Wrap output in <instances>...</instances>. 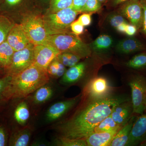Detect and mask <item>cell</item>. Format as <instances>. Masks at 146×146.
<instances>
[{
    "instance_id": "9a60e30c",
    "label": "cell",
    "mask_w": 146,
    "mask_h": 146,
    "mask_svg": "<svg viewBox=\"0 0 146 146\" xmlns=\"http://www.w3.org/2000/svg\"><path fill=\"white\" fill-rule=\"evenodd\" d=\"M132 111V106L125 101L117 106L110 115L115 122L123 126L128 121Z\"/></svg>"
},
{
    "instance_id": "7c38bea8",
    "label": "cell",
    "mask_w": 146,
    "mask_h": 146,
    "mask_svg": "<svg viewBox=\"0 0 146 146\" xmlns=\"http://www.w3.org/2000/svg\"><path fill=\"white\" fill-rule=\"evenodd\" d=\"M122 126L110 131L93 132L86 137L85 141L88 146H108Z\"/></svg>"
},
{
    "instance_id": "484cf974",
    "label": "cell",
    "mask_w": 146,
    "mask_h": 146,
    "mask_svg": "<svg viewBox=\"0 0 146 146\" xmlns=\"http://www.w3.org/2000/svg\"><path fill=\"white\" fill-rule=\"evenodd\" d=\"M121 126H122L119 125L109 115L97 126L94 132L110 131Z\"/></svg>"
},
{
    "instance_id": "ac0fdd59",
    "label": "cell",
    "mask_w": 146,
    "mask_h": 146,
    "mask_svg": "<svg viewBox=\"0 0 146 146\" xmlns=\"http://www.w3.org/2000/svg\"><path fill=\"white\" fill-rule=\"evenodd\" d=\"M134 117L129 120L123 127L116 133L110 144V146H124L127 145L128 141L131 128L134 123Z\"/></svg>"
},
{
    "instance_id": "ba28073f",
    "label": "cell",
    "mask_w": 146,
    "mask_h": 146,
    "mask_svg": "<svg viewBox=\"0 0 146 146\" xmlns=\"http://www.w3.org/2000/svg\"><path fill=\"white\" fill-rule=\"evenodd\" d=\"M60 53L57 48L48 44L35 46L34 63L47 72L49 65Z\"/></svg>"
},
{
    "instance_id": "44dd1931",
    "label": "cell",
    "mask_w": 146,
    "mask_h": 146,
    "mask_svg": "<svg viewBox=\"0 0 146 146\" xmlns=\"http://www.w3.org/2000/svg\"><path fill=\"white\" fill-rule=\"evenodd\" d=\"M29 117V110L25 102H21L17 105L13 110V119L16 123L21 125L25 124Z\"/></svg>"
},
{
    "instance_id": "ab89813d",
    "label": "cell",
    "mask_w": 146,
    "mask_h": 146,
    "mask_svg": "<svg viewBox=\"0 0 146 146\" xmlns=\"http://www.w3.org/2000/svg\"><path fill=\"white\" fill-rule=\"evenodd\" d=\"M141 1L143 9V18L141 28H142L144 33L146 35V0H141Z\"/></svg>"
},
{
    "instance_id": "bcb514c9",
    "label": "cell",
    "mask_w": 146,
    "mask_h": 146,
    "mask_svg": "<svg viewBox=\"0 0 146 146\" xmlns=\"http://www.w3.org/2000/svg\"><path fill=\"white\" fill-rule=\"evenodd\" d=\"M2 0H0V2H1V1Z\"/></svg>"
},
{
    "instance_id": "7a4b0ae2",
    "label": "cell",
    "mask_w": 146,
    "mask_h": 146,
    "mask_svg": "<svg viewBox=\"0 0 146 146\" xmlns=\"http://www.w3.org/2000/svg\"><path fill=\"white\" fill-rule=\"evenodd\" d=\"M49 81L48 72L34 63L16 75L7 86L5 94L9 102L25 98Z\"/></svg>"
},
{
    "instance_id": "4dcf8cb0",
    "label": "cell",
    "mask_w": 146,
    "mask_h": 146,
    "mask_svg": "<svg viewBox=\"0 0 146 146\" xmlns=\"http://www.w3.org/2000/svg\"><path fill=\"white\" fill-rule=\"evenodd\" d=\"M101 3L98 0H87L81 12L92 13L98 11L101 8Z\"/></svg>"
},
{
    "instance_id": "d6986e66",
    "label": "cell",
    "mask_w": 146,
    "mask_h": 146,
    "mask_svg": "<svg viewBox=\"0 0 146 146\" xmlns=\"http://www.w3.org/2000/svg\"><path fill=\"white\" fill-rule=\"evenodd\" d=\"M86 65L84 63H77L65 71L62 81L65 84L74 83L80 79L84 73Z\"/></svg>"
},
{
    "instance_id": "b9f144b4",
    "label": "cell",
    "mask_w": 146,
    "mask_h": 146,
    "mask_svg": "<svg viewBox=\"0 0 146 146\" xmlns=\"http://www.w3.org/2000/svg\"><path fill=\"white\" fill-rule=\"evenodd\" d=\"M129 0H112V4L114 5H117L123 3Z\"/></svg>"
},
{
    "instance_id": "3957f363",
    "label": "cell",
    "mask_w": 146,
    "mask_h": 146,
    "mask_svg": "<svg viewBox=\"0 0 146 146\" xmlns=\"http://www.w3.org/2000/svg\"><path fill=\"white\" fill-rule=\"evenodd\" d=\"M44 44L51 45L61 52L72 53L81 58L88 57L91 54V50L88 45L73 33L48 35Z\"/></svg>"
},
{
    "instance_id": "f546056e",
    "label": "cell",
    "mask_w": 146,
    "mask_h": 146,
    "mask_svg": "<svg viewBox=\"0 0 146 146\" xmlns=\"http://www.w3.org/2000/svg\"><path fill=\"white\" fill-rule=\"evenodd\" d=\"M56 144L61 146H86L87 144L85 139H74L66 138L62 136L58 138Z\"/></svg>"
},
{
    "instance_id": "d4e9b609",
    "label": "cell",
    "mask_w": 146,
    "mask_h": 146,
    "mask_svg": "<svg viewBox=\"0 0 146 146\" xmlns=\"http://www.w3.org/2000/svg\"><path fill=\"white\" fill-rule=\"evenodd\" d=\"M56 58L65 67L70 68L78 63L81 58L72 53L63 52L60 53Z\"/></svg>"
},
{
    "instance_id": "603a6c76",
    "label": "cell",
    "mask_w": 146,
    "mask_h": 146,
    "mask_svg": "<svg viewBox=\"0 0 146 146\" xmlns=\"http://www.w3.org/2000/svg\"><path fill=\"white\" fill-rule=\"evenodd\" d=\"M14 24L7 17L0 16V44L6 41L9 33Z\"/></svg>"
},
{
    "instance_id": "60d3db41",
    "label": "cell",
    "mask_w": 146,
    "mask_h": 146,
    "mask_svg": "<svg viewBox=\"0 0 146 146\" xmlns=\"http://www.w3.org/2000/svg\"><path fill=\"white\" fill-rule=\"evenodd\" d=\"M128 23H125L121 24L120 25L116 28V30L119 32L121 33H125L126 27V25Z\"/></svg>"
},
{
    "instance_id": "8d00e7d4",
    "label": "cell",
    "mask_w": 146,
    "mask_h": 146,
    "mask_svg": "<svg viewBox=\"0 0 146 146\" xmlns=\"http://www.w3.org/2000/svg\"><path fill=\"white\" fill-rule=\"evenodd\" d=\"M87 0H73L71 8L73 10L80 13Z\"/></svg>"
},
{
    "instance_id": "2e32d148",
    "label": "cell",
    "mask_w": 146,
    "mask_h": 146,
    "mask_svg": "<svg viewBox=\"0 0 146 146\" xmlns=\"http://www.w3.org/2000/svg\"><path fill=\"white\" fill-rule=\"evenodd\" d=\"M116 48L121 53L129 54L143 50L145 46L138 39L130 37L120 41L116 46Z\"/></svg>"
},
{
    "instance_id": "7bdbcfd3",
    "label": "cell",
    "mask_w": 146,
    "mask_h": 146,
    "mask_svg": "<svg viewBox=\"0 0 146 146\" xmlns=\"http://www.w3.org/2000/svg\"><path fill=\"white\" fill-rule=\"evenodd\" d=\"M3 70V68H2L1 66H0V76H1V74ZM1 77L2 76H0V77Z\"/></svg>"
},
{
    "instance_id": "1f68e13d",
    "label": "cell",
    "mask_w": 146,
    "mask_h": 146,
    "mask_svg": "<svg viewBox=\"0 0 146 146\" xmlns=\"http://www.w3.org/2000/svg\"><path fill=\"white\" fill-rule=\"evenodd\" d=\"M108 21L111 26L115 29L117 28L121 24L128 23L123 15L118 14L110 15L108 18Z\"/></svg>"
},
{
    "instance_id": "30bf717a",
    "label": "cell",
    "mask_w": 146,
    "mask_h": 146,
    "mask_svg": "<svg viewBox=\"0 0 146 146\" xmlns=\"http://www.w3.org/2000/svg\"><path fill=\"white\" fill-rule=\"evenodd\" d=\"M7 41L14 51L23 49L30 43L21 24H14L11 30Z\"/></svg>"
},
{
    "instance_id": "4316f807",
    "label": "cell",
    "mask_w": 146,
    "mask_h": 146,
    "mask_svg": "<svg viewBox=\"0 0 146 146\" xmlns=\"http://www.w3.org/2000/svg\"><path fill=\"white\" fill-rule=\"evenodd\" d=\"M73 0H50L48 13H54L62 9L71 7Z\"/></svg>"
},
{
    "instance_id": "6da1fadb",
    "label": "cell",
    "mask_w": 146,
    "mask_h": 146,
    "mask_svg": "<svg viewBox=\"0 0 146 146\" xmlns=\"http://www.w3.org/2000/svg\"><path fill=\"white\" fill-rule=\"evenodd\" d=\"M127 101L119 97L106 96L95 99L78 115L60 127L62 136L85 139L94 132L103 120L110 115L117 106Z\"/></svg>"
},
{
    "instance_id": "7dc6e473",
    "label": "cell",
    "mask_w": 146,
    "mask_h": 146,
    "mask_svg": "<svg viewBox=\"0 0 146 146\" xmlns=\"http://www.w3.org/2000/svg\"><path fill=\"white\" fill-rule=\"evenodd\" d=\"M145 145H146V143H145Z\"/></svg>"
},
{
    "instance_id": "cb8c5ba5",
    "label": "cell",
    "mask_w": 146,
    "mask_h": 146,
    "mask_svg": "<svg viewBox=\"0 0 146 146\" xmlns=\"http://www.w3.org/2000/svg\"><path fill=\"white\" fill-rule=\"evenodd\" d=\"M112 42L113 40L111 36L103 35L98 36L92 43L91 47L95 50H103L110 48L112 46Z\"/></svg>"
},
{
    "instance_id": "9c48e42d",
    "label": "cell",
    "mask_w": 146,
    "mask_h": 146,
    "mask_svg": "<svg viewBox=\"0 0 146 146\" xmlns=\"http://www.w3.org/2000/svg\"><path fill=\"white\" fill-rule=\"evenodd\" d=\"M120 12L137 29L142 28L143 9L141 0H129L125 2L121 7Z\"/></svg>"
},
{
    "instance_id": "52a82bcc",
    "label": "cell",
    "mask_w": 146,
    "mask_h": 146,
    "mask_svg": "<svg viewBox=\"0 0 146 146\" xmlns=\"http://www.w3.org/2000/svg\"><path fill=\"white\" fill-rule=\"evenodd\" d=\"M129 85L131 90L133 112L143 115L145 109L146 80L142 77H136L131 80Z\"/></svg>"
},
{
    "instance_id": "5bb4252c",
    "label": "cell",
    "mask_w": 146,
    "mask_h": 146,
    "mask_svg": "<svg viewBox=\"0 0 146 146\" xmlns=\"http://www.w3.org/2000/svg\"><path fill=\"white\" fill-rule=\"evenodd\" d=\"M110 89L109 84L105 78L98 77L93 80L89 84V93L94 99H98L107 96Z\"/></svg>"
},
{
    "instance_id": "4fadbf2b",
    "label": "cell",
    "mask_w": 146,
    "mask_h": 146,
    "mask_svg": "<svg viewBox=\"0 0 146 146\" xmlns=\"http://www.w3.org/2000/svg\"><path fill=\"white\" fill-rule=\"evenodd\" d=\"M78 98L58 102L51 106L46 112L47 119L49 121L56 120L73 107L77 102Z\"/></svg>"
},
{
    "instance_id": "d6a6232c",
    "label": "cell",
    "mask_w": 146,
    "mask_h": 146,
    "mask_svg": "<svg viewBox=\"0 0 146 146\" xmlns=\"http://www.w3.org/2000/svg\"><path fill=\"white\" fill-rule=\"evenodd\" d=\"M9 135L8 129L3 124L0 123V146L8 145Z\"/></svg>"
},
{
    "instance_id": "e0dca14e",
    "label": "cell",
    "mask_w": 146,
    "mask_h": 146,
    "mask_svg": "<svg viewBox=\"0 0 146 146\" xmlns=\"http://www.w3.org/2000/svg\"><path fill=\"white\" fill-rule=\"evenodd\" d=\"M31 132V128L29 127L12 131L9 136L8 145L27 146L30 140Z\"/></svg>"
},
{
    "instance_id": "5b68a950",
    "label": "cell",
    "mask_w": 146,
    "mask_h": 146,
    "mask_svg": "<svg viewBox=\"0 0 146 146\" xmlns=\"http://www.w3.org/2000/svg\"><path fill=\"white\" fill-rule=\"evenodd\" d=\"M30 43L36 46L44 44L48 35L45 29L43 16L31 13L25 15L21 23Z\"/></svg>"
},
{
    "instance_id": "ee69618b",
    "label": "cell",
    "mask_w": 146,
    "mask_h": 146,
    "mask_svg": "<svg viewBox=\"0 0 146 146\" xmlns=\"http://www.w3.org/2000/svg\"><path fill=\"white\" fill-rule=\"evenodd\" d=\"M101 3H104L106 0H98Z\"/></svg>"
},
{
    "instance_id": "e575fe53",
    "label": "cell",
    "mask_w": 146,
    "mask_h": 146,
    "mask_svg": "<svg viewBox=\"0 0 146 146\" xmlns=\"http://www.w3.org/2000/svg\"><path fill=\"white\" fill-rule=\"evenodd\" d=\"M22 1L23 0H2L1 2L2 5L4 8L11 9L19 5Z\"/></svg>"
},
{
    "instance_id": "d590c367",
    "label": "cell",
    "mask_w": 146,
    "mask_h": 146,
    "mask_svg": "<svg viewBox=\"0 0 146 146\" xmlns=\"http://www.w3.org/2000/svg\"><path fill=\"white\" fill-rule=\"evenodd\" d=\"M78 21L84 27L88 26L91 23V14L89 13H84L79 17Z\"/></svg>"
},
{
    "instance_id": "277c9868",
    "label": "cell",
    "mask_w": 146,
    "mask_h": 146,
    "mask_svg": "<svg viewBox=\"0 0 146 146\" xmlns=\"http://www.w3.org/2000/svg\"><path fill=\"white\" fill-rule=\"evenodd\" d=\"M79 13L71 7L54 13L47 12L42 16L47 34L49 35L72 33L70 25Z\"/></svg>"
},
{
    "instance_id": "f35d334b",
    "label": "cell",
    "mask_w": 146,
    "mask_h": 146,
    "mask_svg": "<svg viewBox=\"0 0 146 146\" xmlns=\"http://www.w3.org/2000/svg\"><path fill=\"white\" fill-rule=\"evenodd\" d=\"M137 28L131 24L128 23L126 27L125 33L129 36H133L136 34L137 31Z\"/></svg>"
},
{
    "instance_id": "83f0119b",
    "label": "cell",
    "mask_w": 146,
    "mask_h": 146,
    "mask_svg": "<svg viewBox=\"0 0 146 146\" xmlns=\"http://www.w3.org/2000/svg\"><path fill=\"white\" fill-rule=\"evenodd\" d=\"M129 68L138 69L146 66V53L139 54L134 56L126 63Z\"/></svg>"
},
{
    "instance_id": "74e56055",
    "label": "cell",
    "mask_w": 146,
    "mask_h": 146,
    "mask_svg": "<svg viewBox=\"0 0 146 146\" xmlns=\"http://www.w3.org/2000/svg\"><path fill=\"white\" fill-rule=\"evenodd\" d=\"M47 72L49 74L54 76H56L57 73V66L56 59L53 60L49 65Z\"/></svg>"
},
{
    "instance_id": "f1b7e54d",
    "label": "cell",
    "mask_w": 146,
    "mask_h": 146,
    "mask_svg": "<svg viewBox=\"0 0 146 146\" xmlns=\"http://www.w3.org/2000/svg\"><path fill=\"white\" fill-rule=\"evenodd\" d=\"M11 78V76L6 74L0 77V110L6 104L9 102L5 96V90Z\"/></svg>"
},
{
    "instance_id": "7402d4cb",
    "label": "cell",
    "mask_w": 146,
    "mask_h": 146,
    "mask_svg": "<svg viewBox=\"0 0 146 146\" xmlns=\"http://www.w3.org/2000/svg\"><path fill=\"white\" fill-rule=\"evenodd\" d=\"M52 89L46 84L35 91L33 96V100L35 103H42L49 100L52 96Z\"/></svg>"
},
{
    "instance_id": "8992f818",
    "label": "cell",
    "mask_w": 146,
    "mask_h": 146,
    "mask_svg": "<svg viewBox=\"0 0 146 146\" xmlns=\"http://www.w3.org/2000/svg\"><path fill=\"white\" fill-rule=\"evenodd\" d=\"M34 47L30 43L25 48L14 52L12 60L6 74L12 76L25 70L34 63Z\"/></svg>"
},
{
    "instance_id": "ffe728a7",
    "label": "cell",
    "mask_w": 146,
    "mask_h": 146,
    "mask_svg": "<svg viewBox=\"0 0 146 146\" xmlns=\"http://www.w3.org/2000/svg\"><path fill=\"white\" fill-rule=\"evenodd\" d=\"M14 52L7 40L0 44V66L5 73L10 65Z\"/></svg>"
},
{
    "instance_id": "f6af8a7d",
    "label": "cell",
    "mask_w": 146,
    "mask_h": 146,
    "mask_svg": "<svg viewBox=\"0 0 146 146\" xmlns=\"http://www.w3.org/2000/svg\"><path fill=\"white\" fill-rule=\"evenodd\" d=\"M145 109H146V98L145 100Z\"/></svg>"
},
{
    "instance_id": "836d02e7",
    "label": "cell",
    "mask_w": 146,
    "mask_h": 146,
    "mask_svg": "<svg viewBox=\"0 0 146 146\" xmlns=\"http://www.w3.org/2000/svg\"><path fill=\"white\" fill-rule=\"evenodd\" d=\"M70 28L72 32L77 36L82 34L84 30V27L78 20L71 24Z\"/></svg>"
},
{
    "instance_id": "8fae6325",
    "label": "cell",
    "mask_w": 146,
    "mask_h": 146,
    "mask_svg": "<svg viewBox=\"0 0 146 146\" xmlns=\"http://www.w3.org/2000/svg\"><path fill=\"white\" fill-rule=\"evenodd\" d=\"M146 138V114L142 115L133 123L127 145H137Z\"/></svg>"
}]
</instances>
